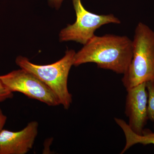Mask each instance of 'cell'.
Segmentation results:
<instances>
[{
  "label": "cell",
  "instance_id": "cell-6",
  "mask_svg": "<svg viewBox=\"0 0 154 154\" xmlns=\"http://www.w3.org/2000/svg\"><path fill=\"white\" fill-rule=\"evenodd\" d=\"M126 91L125 114L128 118V125L135 133L141 135L149 120L146 83H141Z\"/></svg>",
  "mask_w": 154,
  "mask_h": 154
},
{
  "label": "cell",
  "instance_id": "cell-10",
  "mask_svg": "<svg viewBox=\"0 0 154 154\" xmlns=\"http://www.w3.org/2000/svg\"><path fill=\"white\" fill-rule=\"evenodd\" d=\"M14 96L13 93L11 92L0 80V102H4Z\"/></svg>",
  "mask_w": 154,
  "mask_h": 154
},
{
  "label": "cell",
  "instance_id": "cell-11",
  "mask_svg": "<svg viewBox=\"0 0 154 154\" xmlns=\"http://www.w3.org/2000/svg\"><path fill=\"white\" fill-rule=\"evenodd\" d=\"M7 120V116L3 113L2 109L0 108V132L3 129Z\"/></svg>",
  "mask_w": 154,
  "mask_h": 154
},
{
  "label": "cell",
  "instance_id": "cell-12",
  "mask_svg": "<svg viewBox=\"0 0 154 154\" xmlns=\"http://www.w3.org/2000/svg\"><path fill=\"white\" fill-rule=\"evenodd\" d=\"M64 0H48L50 5L56 9H58L60 8L62 3Z\"/></svg>",
  "mask_w": 154,
  "mask_h": 154
},
{
  "label": "cell",
  "instance_id": "cell-3",
  "mask_svg": "<svg viewBox=\"0 0 154 154\" xmlns=\"http://www.w3.org/2000/svg\"><path fill=\"white\" fill-rule=\"evenodd\" d=\"M75 53L74 50H67L62 58L50 64H35L22 56L17 57L16 63L21 69L32 74L48 86L60 105L67 110L72 102V96L68 88V79Z\"/></svg>",
  "mask_w": 154,
  "mask_h": 154
},
{
  "label": "cell",
  "instance_id": "cell-9",
  "mask_svg": "<svg viewBox=\"0 0 154 154\" xmlns=\"http://www.w3.org/2000/svg\"><path fill=\"white\" fill-rule=\"evenodd\" d=\"M146 83L148 94V117L149 120L154 123V79Z\"/></svg>",
  "mask_w": 154,
  "mask_h": 154
},
{
  "label": "cell",
  "instance_id": "cell-4",
  "mask_svg": "<svg viewBox=\"0 0 154 154\" xmlns=\"http://www.w3.org/2000/svg\"><path fill=\"white\" fill-rule=\"evenodd\" d=\"M76 15L74 24L68 25L61 30V42L73 41L85 45L95 36L94 33L101 26L107 24H119L121 21L112 14L98 15L87 11L81 0H72Z\"/></svg>",
  "mask_w": 154,
  "mask_h": 154
},
{
  "label": "cell",
  "instance_id": "cell-8",
  "mask_svg": "<svg viewBox=\"0 0 154 154\" xmlns=\"http://www.w3.org/2000/svg\"><path fill=\"white\" fill-rule=\"evenodd\" d=\"M114 120L123 131L125 137V146L120 154L124 153L137 144H141L144 146L154 145V131L152 132L150 130L144 129L141 135L138 134L131 128L125 120L117 118H114Z\"/></svg>",
  "mask_w": 154,
  "mask_h": 154
},
{
  "label": "cell",
  "instance_id": "cell-2",
  "mask_svg": "<svg viewBox=\"0 0 154 154\" xmlns=\"http://www.w3.org/2000/svg\"><path fill=\"white\" fill-rule=\"evenodd\" d=\"M154 79V31L139 22L132 40V57L122 79L126 90Z\"/></svg>",
  "mask_w": 154,
  "mask_h": 154
},
{
  "label": "cell",
  "instance_id": "cell-5",
  "mask_svg": "<svg viewBox=\"0 0 154 154\" xmlns=\"http://www.w3.org/2000/svg\"><path fill=\"white\" fill-rule=\"evenodd\" d=\"M0 80L11 92L22 93L50 106L60 105L57 97L47 85L24 69L0 75Z\"/></svg>",
  "mask_w": 154,
  "mask_h": 154
},
{
  "label": "cell",
  "instance_id": "cell-1",
  "mask_svg": "<svg viewBox=\"0 0 154 154\" xmlns=\"http://www.w3.org/2000/svg\"><path fill=\"white\" fill-rule=\"evenodd\" d=\"M132 57V40L126 36L95 35L75 54L73 66L93 63L99 68L124 74Z\"/></svg>",
  "mask_w": 154,
  "mask_h": 154
},
{
  "label": "cell",
  "instance_id": "cell-7",
  "mask_svg": "<svg viewBox=\"0 0 154 154\" xmlns=\"http://www.w3.org/2000/svg\"><path fill=\"white\" fill-rule=\"evenodd\" d=\"M38 122H29L19 131L3 129L0 132V154H25L33 148L38 133Z\"/></svg>",
  "mask_w": 154,
  "mask_h": 154
}]
</instances>
